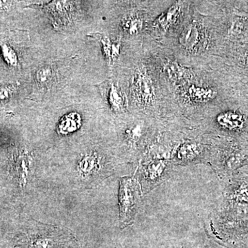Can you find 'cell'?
I'll return each instance as SVG.
<instances>
[{
  "mask_svg": "<svg viewBox=\"0 0 248 248\" xmlns=\"http://www.w3.org/2000/svg\"><path fill=\"white\" fill-rule=\"evenodd\" d=\"M29 159L27 155H21L16 159L14 163V169L19 182L21 184L26 182L28 173Z\"/></svg>",
  "mask_w": 248,
  "mask_h": 248,
  "instance_id": "cell-11",
  "label": "cell"
},
{
  "mask_svg": "<svg viewBox=\"0 0 248 248\" xmlns=\"http://www.w3.org/2000/svg\"><path fill=\"white\" fill-rule=\"evenodd\" d=\"M124 28L129 33L137 34L141 30L143 27V21L138 17L127 18L124 22Z\"/></svg>",
  "mask_w": 248,
  "mask_h": 248,
  "instance_id": "cell-15",
  "label": "cell"
},
{
  "mask_svg": "<svg viewBox=\"0 0 248 248\" xmlns=\"http://www.w3.org/2000/svg\"><path fill=\"white\" fill-rule=\"evenodd\" d=\"M171 170V164L168 160L155 159L148 163L144 169L145 183L148 190L164 182Z\"/></svg>",
  "mask_w": 248,
  "mask_h": 248,
  "instance_id": "cell-3",
  "label": "cell"
},
{
  "mask_svg": "<svg viewBox=\"0 0 248 248\" xmlns=\"http://www.w3.org/2000/svg\"><path fill=\"white\" fill-rule=\"evenodd\" d=\"M189 95L194 100L205 101L213 97L215 95V93L211 90L192 86L189 90Z\"/></svg>",
  "mask_w": 248,
  "mask_h": 248,
  "instance_id": "cell-14",
  "label": "cell"
},
{
  "mask_svg": "<svg viewBox=\"0 0 248 248\" xmlns=\"http://www.w3.org/2000/svg\"><path fill=\"white\" fill-rule=\"evenodd\" d=\"M102 43L106 58L108 60L109 62L115 60L120 54V43H112L108 38L102 39Z\"/></svg>",
  "mask_w": 248,
  "mask_h": 248,
  "instance_id": "cell-13",
  "label": "cell"
},
{
  "mask_svg": "<svg viewBox=\"0 0 248 248\" xmlns=\"http://www.w3.org/2000/svg\"><path fill=\"white\" fill-rule=\"evenodd\" d=\"M23 248H77L78 243L71 234L53 229L37 232L23 243Z\"/></svg>",
  "mask_w": 248,
  "mask_h": 248,
  "instance_id": "cell-2",
  "label": "cell"
},
{
  "mask_svg": "<svg viewBox=\"0 0 248 248\" xmlns=\"http://www.w3.org/2000/svg\"><path fill=\"white\" fill-rule=\"evenodd\" d=\"M202 146L195 142H187L179 147L176 155V159L181 164L192 162L200 157Z\"/></svg>",
  "mask_w": 248,
  "mask_h": 248,
  "instance_id": "cell-5",
  "label": "cell"
},
{
  "mask_svg": "<svg viewBox=\"0 0 248 248\" xmlns=\"http://www.w3.org/2000/svg\"><path fill=\"white\" fill-rule=\"evenodd\" d=\"M48 8L55 19L60 22H66L69 11H71V4L68 1H53L48 5Z\"/></svg>",
  "mask_w": 248,
  "mask_h": 248,
  "instance_id": "cell-7",
  "label": "cell"
},
{
  "mask_svg": "<svg viewBox=\"0 0 248 248\" xmlns=\"http://www.w3.org/2000/svg\"><path fill=\"white\" fill-rule=\"evenodd\" d=\"M1 51L4 56L5 61L11 66H15L17 63V58L16 52L11 46L6 45H1Z\"/></svg>",
  "mask_w": 248,
  "mask_h": 248,
  "instance_id": "cell-16",
  "label": "cell"
},
{
  "mask_svg": "<svg viewBox=\"0 0 248 248\" xmlns=\"http://www.w3.org/2000/svg\"><path fill=\"white\" fill-rule=\"evenodd\" d=\"M126 134L132 143H137L143 135V125L141 124H136L133 128L127 130Z\"/></svg>",
  "mask_w": 248,
  "mask_h": 248,
  "instance_id": "cell-19",
  "label": "cell"
},
{
  "mask_svg": "<svg viewBox=\"0 0 248 248\" xmlns=\"http://www.w3.org/2000/svg\"><path fill=\"white\" fill-rule=\"evenodd\" d=\"M36 81L41 86H48L51 84L54 78L53 68L49 66L40 68L36 73Z\"/></svg>",
  "mask_w": 248,
  "mask_h": 248,
  "instance_id": "cell-12",
  "label": "cell"
},
{
  "mask_svg": "<svg viewBox=\"0 0 248 248\" xmlns=\"http://www.w3.org/2000/svg\"><path fill=\"white\" fill-rule=\"evenodd\" d=\"M135 93L138 101L142 104H149L153 100L154 93L151 81L143 73H138L135 80Z\"/></svg>",
  "mask_w": 248,
  "mask_h": 248,
  "instance_id": "cell-4",
  "label": "cell"
},
{
  "mask_svg": "<svg viewBox=\"0 0 248 248\" xmlns=\"http://www.w3.org/2000/svg\"><path fill=\"white\" fill-rule=\"evenodd\" d=\"M218 123L228 129L239 128L244 124L243 117L235 112H227L220 116Z\"/></svg>",
  "mask_w": 248,
  "mask_h": 248,
  "instance_id": "cell-8",
  "label": "cell"
},
{
  "mask_svg": "<svg viewBox=\"0 0 248 248\" xmlns=\"http://www.w3.org/2000/svg\"><path fill=\"white\" fill-rule=\"evenodd\" d=\"M108 100L112 108L121 110L125 106V97L121 90L114 84H111L108 91Z\"/></svg>",
  "mask_w": 248,
  "mask_h": 248,
  "instance_id": "cell-9",
  "label": "cell"
},
{
  "mask_svg": "<svg viewBox=\"0 0 248 248\" xmlns=\"http://www.w3.org/2000/svg\"><path fill=\"white\" fill-rule=\"evenodd\" d=\"M140 202V187L133 178L125 177L120 183V219L122 224L132 223Z\"/></svg>",
  "mask_w": 248,
  "mask_h": 248,
  "instance_id": "cell-1",
  "label": "cell"
},
{
  "mask_svg": "<svg viewBox=\"0 0 248 248\" xmlns=\"http://www.w3.org/2000/svg\"><path fill=\"white\" fill-rule=\"evenodd\" d=\"M200 39V29L197 24H189L181 34L179 42L183 46L187 49H193L198 44Z\"/></svg>",
  "mask_w": 248,
  "mask_h": 248,
  "instance_id": "cell-6",
  "label": "cell"
},
{
  "mask_svg": "<svg viewBox=\"0 0 248 248\" xmlns=\"http://www.w3.org/2000/svg\"><path fill=\"white\" fill-rule=\"evenodd\" d=\"M13 90L11 87L0 88V100H4L10 97L13 93Z\"/></svg>",
  "mask_w": 248,
  "mask_h": 248,
  "instance_id": "cell-20",
  "label": "cell"
},
{
  "mask_svg": "<svg viewBox=\"0 0 248 248\" xmlns=\"http://www.w3.org/2000/svg\"><path fill=\"white\" fill-rule=\"evenodd\" d=\"M180 13V8L177 5H174L168 10L165 14L160 16L157 19L158 24L164 29H168L175 22Z\"/></svg>",
  "mask_w": 248,
  "mask_h": 248,
  "instance_id": "cell-10",
  "label": "cell"
},
{
  "mask_svg": "<svg viewBox=\"0 0 248 248\" xmlns=\"http://www.w3.org/2000/svg\"><path fill=\"white\" fill-rule=\"evenodd\" d=\"M77 116L78 115L66 116V120L62 121L61 125H60V128H61V130L64 131L65 133L74 131L75 129L77 128L76 124H78V121H79L77 119Z\"/></svg>",
  "mask_w": 248,
  "mask_h": 248,
  "instance_id": "cell-18",
  "label": "cell"
},
{
  "mask_svg": "<svg viewBox=\"0 0 248 248\" xmlns=\"http://www.w3.org/2000/svg\"><path fill=\"white\" fill-rule=\"evenodd\" d=\"M167 68L168 73L172 79H183L186 76L185 70L182 66H179L176 63H169Z\"/></svg>",
  "mask_w": 248,
  "mask_h": 248,
  "instance_id": "cell-17",
  "label": "cell"
}]
</instances>
